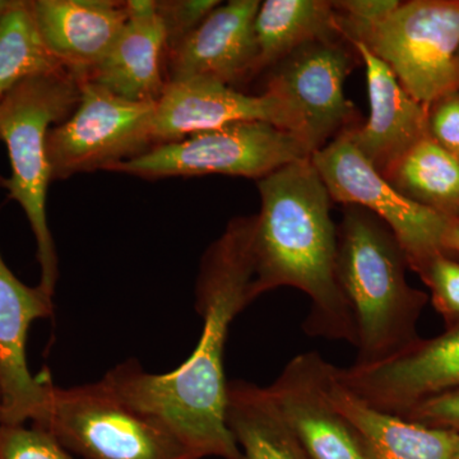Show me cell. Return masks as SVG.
I'll use <instances>...</instances> for the list:
<instances>
[{
    "label": "cell",
    "mask_w": 459,
    "mask_h": 459,
    "mask_svg": "<svg viewBox=\"0 0 459 459\" xmlns=\"http://www.w3.org/2000/svg\"><path fill=\"white\" fill-rule=\"evenodd\" d=\"M255 223V214L230 220L202 256L195 309L204 328L192 355L170 373H148L129 360L101 379L120 400L162 425L193 459H243L226 424L225 349L230 325L252 304Z\"/></svg>",
    "instance_id": "1"
},
{
    "label": "cell",
    "mask_w": 459,
    "mask_h": 459,
    "mask_svg": "<svg viewBox=\"0 0 459 459\" xmlns=\"http://www.w3.org/2000/svg\"><path fill=\"white\" fill-rule=\"evenodd\" d=\"M261 211L253 232L255 277L250 300L295 287L310 299L307 336L355 346V322L337 279L338 234L332 198L312 157L256 180Z\"/></svg>",
    "instance_id": "2"
},
{
    "label": "cell",
    "mask_w": 459,
    "mask_h": 459,
    "mask_svg": "<svg viewBox=\"0 0 459 459\" xmlns=\"http://www.w3.org/2000/svg\"><path fill=\"white\" fill-rule=\"evenodd\" d=\"M343 207L337 279L355 322V364H373L419 340L427 295L407 282L406 255L388 226L364 208Z\"/></svg>",
    "instance_id": "3"
},
{
    "label": "cell",
    "mask_w": 459,
    "mask_h": 459,
    "mask_svg": "<svg viewBox=\"0 0 459 459\" xmlns=\"http://www.w3.org/2000/svg\"><path fill=\"white\" fill-rule=\"evenodd\" d=\"M81 82L66 69L29 78L0 99V141L7 146L11 177L3 188L22 207L36 241L40 267L39 287L51 296L59 277V259L48 223L51 183L47 140L50 129L74 113Z\"/></svg>",
    "instance_id": "4"
},
{
    "label": "cell",
    "mask_w": 459,
    "mask_h": 459,
    "mask_svg": "<svg viewBox=\"0 0 459 459\" xmlns=\"http://www.w3.org/2000/svg\"><path fill=\"white\" fill-rule=\"evenodd\" d=\"M338 32L360 42L392 69L421 104L459 90V0H411L374 23L343 20Z\"/></svg>",
    "instance_id": "5"
},
{
    "label": "cell",
    "mask_w": 459,
    "mask_h": 459,
    "mask_svg": "<svg viewBox=\"0 0 459 459\" xmlns=\"http://www.w3.org/2000/svg\"><path fill=\"white\" fill-rule=\"evenodd\" d=\"M33 427L84 459H193L162 425L120 400L102 380L53 385L44 418Z\"/></svg>",
    "instance_id": "6"
},
{
    "label": "cell",
    "mask_w": 459,
    "mask_h": 459,
    "mask_svg": "<svg viewBox=\"0 0 459 459\" xmlns=\"http://www.w3.org/2000/svg\"><path fill=\"white\" fill-rule=\"evenodd\" d=\"M312 152L291 132L265 122H237L151 148L113 170L146 180L220 174L259 180Z\"/></svg>",
    "instance_id": "7"
},
{
    "label": "cell",
    "mask_w": 459,
    "mask_h": 459,
    "mask_svg": "<svg viewBox=\"0 0 459 459\" xmlns=\"http://www.w3.org/2000/svg\"><path fill=\"white\" fill-rule=\"evenodd\" d=\"M155 102L119 98L99 84L81 82V99L65 122L48 134L51 181L115 166L155 147Z\"/></svg>",
    "instance_id": "8"
},
{
    "label": "cell",
    "mask_w": 459,
    "mask_h": 459,
    "mask_svg": "<svg viewBox=\"0 0 459 459\" xmlns=\"http://www.w3.org/2000/svg\"><path fill=\"white\" fill-rule=\"evenodd\" d=\"M361 59L344 39L305 44L268 69L263 92L285 102L298 137L312 155L360 126V114L344 95V82Z\"/></svg>",
    "instance_id": "9"
},
{
    "label": "cell",
    "mask_w": 459,
    "mask_h": 459,
    "mask_svg": "<svg viewBox=\"0 0 459 459\" xmlns=\"http://www.w3.org/2000/svg\"><path fill=\"white\" fill-rule=\"evenodd\" d=\"M312 162L332 201L364 208L388 226L411 270L418 272L433 256L448 255L446 238L451 219L398 192L346 135L314 152Z\"/></svg>",
    "instance_id": "10"
},
{
    "label": "cell",
    "mask_w": 459,
    "mask_h": 459,
    "mask_svg": "<svg viewBox=\"0 0 459 459\" xmlns=\"http://www.w3.org/2000/svg\"><path fill=\"white\" fill-rule=\"evenodd\" d=\"M336 377L374 409L404 416L459 386V325L431 340L419 338L386 360L336 368Z\"/></svg>",
    "instance_id": "11"
},
{
    "label": "cell",
    "mask_w": 459,
    "mask_h": 459,
    "mask_svg": "<svg viewBox=\"0 0 459 459\" xmlns=\"http://www.w3.org/2000/svg\"><path fill=\"white\" fill-rule=\"evenodd\" d=\"M53 296L27 286L9 270L0 253V422L36 425L49 402V376H33L27 361V338L33 322L49 318Z\"/></svg>",
    "instance_id": "12"
},
{
    "label": "cell",
    "mask_w": 459,
    "mask_h": 459,
    "mask_svg": "<svg viewBox=\"0 0 459 459\" xmlns=\"http://www.w3.org/2000/svg\"><path fill=\"white\" fill-rule=\"evenodd\" d=\"M237 122H265L298 137V124L285 102L268 92L247 95L210 78L168 81L155 102V147Z\"/></svg>",
    "instance_id": "13"
},
{
    "label": "cell",
    "mask_w": 459,
    "mask_h": 459,
    "mask_svg": "<svg viewBox=\"0 0 459 459\" xmlns=\"http://www.w3.org/2000/svg\"><path fill=\"white\" fill-rule=\"evenodd\" d=\"M327 361L303 352L287 362L268 391L309 459H369L351 424L325 388Z\"/></svg>",
    "instance_id": "14"
},
{
    "label": "cell",
    "mask_w": 459,
    "mask_h": 459,
    "mask_svg": "<svg viewBox=\"0 0 459 459\" xmlns=\"http://www.w3.org/2000/svg\"><path fill=\"white\" fill-rule=\"evenodd\" d=\"M259 5V0L220 3L192 35L169 51L168 81L202 77L235 87L259 74L255 36Z\"/></svg>",
    "instance_id": "15"
},
{
    "label": "cell",
    "mask_w": 459,
    "mask_h": 459,
    "mask_svg": "<svg viewBox=\"0 0 459 459\" xmlns=\"http://www.w3.org/2000/svg\"><path fill=\"white\" fill-rule=\"evenodd\" d=\"M350 44L367 69L370 117L364 126L343 134L383 174L413 144L428 137V107L413 99L392 69L364 45Z\"/></svg>",
    "instance_id": "16"
},
{
    "label": "cell",
    "mask_w": 459,
    "mask_h": 459,
    "mask_svg": "<svg viewBox=\"0 0 459 459\" xmlns=\"http://www.w3.org/2000/svg\"><path fill=\"white\" fill-rule=\"evenodd\" d=\"M50 53L80 81L104 59L128 20L126 2L27 0Z\"/></svg>",
    "instance_id": "17"
},
{
    "label": "cell",
    "mask_w": 459,
    "mask_h": 459,
    "mask_svg": "<svg viewBox=\"0 0 459 459\" xmlns=\"http://www.w3.org/2000/svg\"><path fill=\"white\" fill-rule=\"evenodd\" d=\"M128 20L119 38L87 81L119 98L156 102L168 80L162 75L165 27L155 0H129Z\"/></svg>",
    "instance_id": "18"
},
{
    "label": "cell",
    "mask_w": 459,
    "mask_h": 459,
    "mask_svg": "<svg viewBox=\"0 0 459 459\" xmlns=\"http://www.w3.org/2000/svg\"><path fill=\"white\" fill-rule=\"evenodd\" d=\"M325 388L333 406L351 424L369 459H453L458 433L425 427L383 412L361 401L337 379L336 367L325 369Z\"/></svg>",
    "instance_id": "19"
},
{
    "label": "cell",
    "mask_w": 459,
    "mask_h": 459,
    "mask_svg": "<svg viewBox=\"0 0 459 459\" xmlns=\"http://www.w3.org/2000/svg\"><path fill=\"white\" fill-rule=\"evenodd\" d=\"M226 424L243 459H309L267 386L229 382Z\"/></svg>",
    "instance_id": "20"
},
{
    "label": "cell",
    "mask_w": 459,
    "mask_h": 459,
    "mask_svg": "<svg viewBox=\"0 0 459 459\" xmlns=\"http://www.w3.org/2000/svg\"><path fill=\"white\" fill-rule=\"evenodd\" d=\"M258 74L305 44L343 39L336 11L325 0H265L255 20Z\"/></svg>",
    "instance_id": "21"
},
{
    "label": "cell",
    "mask_w": 459,
    "mask_h": 459,
    "mask_svg": "<svg viewBox=\"0 0 459 459\" xmlns=\"http://www.w3.org/2000/svg\"><path fill=\"white\" fill-rule=\"evenodd\" d=\"M382 175L407 198L448 219H458L459 160L429 135L413 144Z\"/></svg>",
    "instance_id": "22"
},
{
    "label": "cell",
    "mask_w": 459,
    "mask_h": 459,
    "mask_svg": "<svg viewBox=\"0 0 459 459\" xmlns=\"http://www.w3.org/2000/svg\"><path fill=\"white\" fill-rule=\"evenodd\" d=\"M65 69L48 49L27 0H18L0 18V99L17 84Z\"/></svg>",
    "instance_id": "23"
},
{
    "label": "cell",
    "mask_w": 459,
    "mask_h": 459,
    "mask_svg": "<svg viewBox=\"0 0 459 459\" xmlns=\"http://www.w3.org/2000/svg\"><path fill=\"white\" fill-rule=\"evenodd\" d=\"M0 459H74L44 429L0 424Z\"/></svg>",
    "instance_id": "24"
},
{
    "label": "cell",
    "mask_w": 459,
    "mask_h": 459,
    "mask_svg": "<svg viewBox=\"0 0 459 459\" xmlns=\"http://www.w3.org/2000/svg\"><path fill=\"white\" fill-rule=\"evenodd\" d=\"M416 273L427 283L433 303L449 328L459 325V262L451 255H437L429 259Z\"/></svg>",
    "instance_id": "25"
},
{
    "label": "cell",
    "mask_w": 459,
    "mask_h": 459,
    "mask_svg": "<svg viewBox=\"0 0 459 459\" xmlns=\"http://www.w3.org/2000/svg\"><path fill=\"white\" fill-rule=\"evenodd\" d=\"M219 0H159L157 12L165 27L166 54L179 47L210 16Z\"/></svg>",
    "instance_id": "26"
},
{
    "label": "cell",
    "mask_w": 459,
    "mask_h": 459,
    "mask_svg": "<svg viewBox=\"0 0 459 459\" xmlns=\"http://www.w3.org/2000/svg\"><path fill=\"white\" fill-rule=\"evenodd\" d=\"M428 135L459 160V90L429 105Z\"/></svg>",
    "instance_id": "27"
},
{
    "label": "cell",
    "mask_w": 459,
    "mask_h": 459,
    "mask_svg": "<svg viewBox=\"0 0 459 459\" xmlns=\"http://www.w3.org/2000/svg\"><path fill=\"white\" fill-rule=\"evenodd\" d=\"M402 418L425 427L459 433V386L421 402Z\"/></svg>",
    "instance_id": "28"
},
{
    "label": "cell",
    "mask_w": 459,
    "mask_h": 459,
    "mask_svg": "<svg viewBox=\"0 0 459 459\" xmlns=\"http://www.w3.org/2000/svg\"><path fill=\"white\" fill-rule=\"evenodd\" d=\"M332 7L343 20L355 23H374L400 7V0H338Z\"/></svg>",
    "instance_id": "29"
},
{
    "label": "cell",
    "mask_w": 459,
    "mask_h": 459,
    "mask_svg": "<svg viewBox=\"0 0 459 459\" xmlns=\"http://www.w3.org/2000/svg\"><path fill=\"white\" fill-rule=\"evenodd\" d=\"M446 250L448 255H459V217L458 219H451V221H449L446 238Z\"/></svg>",
    "instance_id": "30"
},
{
    "label": "cell",
    "mask_w": 459,
    "mask_h": 459,
    "mask_svg": "<svg viewBox=\"0 0 459 459\" xmlns=\"http://www.w3.org/2000/svg\"><path fill=\"white\" fill-rule=\"evenodd\" d=\"M18 0H0V18L17 4Z\"/></svg>",
    "instance_id": "31"
},
{
    "label": "cell",
    "mask_w": 459,
    "mask_h": 459,
    "mask_svg": "<svg viewBox=\"0 0 459 459\" xmlns=\"http://www.w3.org/2000/svg\"><path fill=\"white\" fill-rule=\"evenodd\" d=\"M453 459H459V433H458L457 446H455V458H453Z\"/></svg>",
    "instance_id": "32"
},
{
    "label": "cell",
    "mask_w": 459,
    "mask_h": 459,
    "mask_svg": "<svg viewBox=\"0 0 459 459\" xmlns=\"http://www.w3.org/2000/svg\"><path fill=\"white\" fill-rule=\"evenodd\" d=\"M5 178L0 177V186H2V184L4 183Z\"/></svg>",
    "instance_id": "33"
},
{
    "label": "cell",
    "mask_w": 459,
    "mask_h": 459,
    "mask_svg": "<svg viewBox=\"0 0 459 459\" xmlns=\"http://www.w3.org/2000/svg\"><path fill=\"white\" fill-rule=\"evenodd\" d=\"M457 62H458V69H459V51H458V56H457Z\"/></svg>",
    "instance_id": "34"
},
{
    "label": "cell",
    "mask_w": 459,
    "mask_h": 459,
    "mask_svg": "<svg viewBox=\"0 0 459 459\" xmlns=\"http://www.w3.org/2000/svg\"><path fill=\"white\" fill-rule=\"evenodd\" d=\"M0 406H2V398H0ZM2 424V422H0Z\"/></svg>",
    "instance_id": "35"
}]
</instances>
